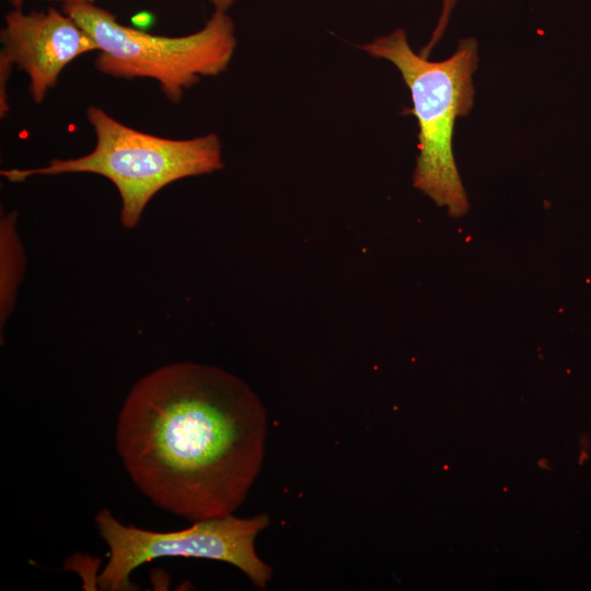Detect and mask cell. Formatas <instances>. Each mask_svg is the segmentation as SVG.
<instances>
[{
  "instance_id": "8",
  "label": "cell",
  "mask_w": 591,
  "mask_h": 591,
  "mask_svg": "<svg viewBox=\"0 0 591 591\" xmlns=\"http://www.w3.org/2000/svg\"><path fill=\"white\" fill-rule=\"evenodd\" d=\"M456 2L457 0H442L441 13L438 19L437 26L433 30V33L429 43L422 48L421 55L428 57L432 48L441 39L442 35L444 34L447 30L450 16L452 14L453 9L456 5Z\"/></svg>"
},
{
  "instance_id": "7",
  "label": "cell",
  "mask_w": 591,
  "mask_h": 591,
  "mask_svg": "<svg viewBox=\"0 0 591 591\" xmlns=\"http://www.w3.org/2000/svg\"><path fill=\"white\" fill-rule=\"evenodd\" d=\"M15 212L1 219V324L12 311L23 274L24 253L15 232Z\"/></svg>"
},
{
  "instance_id": "6",
  "label": "cell",
  "mask_w": 591,
  "mask_h": 591,
  "mask_svg": "<svg viewBox=\"0 0 591 591\" xmlns=\"http://www.w3.org/2000/svg\"><path fill=\"white\" fill-rule=\"evenodd\" d=\"M0 116L10 111L7 84L18 66L28 77V93L40 104L62 70L78 57L97 50L91 35L69 14L54 8L24 12L13 8L0 31Z\"/></svg>"
},
{
  "instance_id": "3",
  "label": "cell",
  "mask_w": 591,
  "mask_h": 591,
  "mask_svg": "<svg viewBox=\"0 0 591 591\" xmlns=\"http://www.w3.org/2000/svg\"><path fill=\"white\" fill-rule=\"evenodd\" d=\"M86 119L94 130V149L74 159H54L37 169H10L0 173L11 183L35 175L92 173L107 178L121 201L120 222L138 225L149 201L167 185L222 170L221 141L210 132L190 139H170L134 129L91 105Z\"/></svg>"
},
{
  "instance_id": "2",
  "label": "cell",
  "mask_w": 591,
  "mask_h": 591,
  "mask_svg": "<svg viewBox=\"0 0 591 591\" xmlns=\"http://www.w3.org/2000/svg\"><path fill=\"white\" fill-rule=\"evenodd\" d=\"M371 57L391 61L409 89L418 123V157L414 186L445 207L452 217L464 216L468 201L455 164L452 138L457 117L474 105L473 73L477 68V42L464 38L454 54L430 61L410 47L403 28L361 45Z\"/></svg>"
},
{
  "instance_id": "1",
  "label": "cell",
  "mask_w": 591,
  "mask_h": 591,
  "mask_svg": "<svg viewBox=\"0 0 591 591\" xmlns=\"http://www.w3.org/2000/svg\"><path fill=\"white\" fill-rule=\"evenodd\" d=\"M267 412L242 379L177 362L140 378L119 410L115 442L137 488L192 522L233 514L264 460Z\"/></svg>"
},
{
  "instance_id": "5",
  "label": "cell",
  "mask_w": 591,
  "mask_h": 591,
  "mask_svg": "<svg viewBox=\"0 0 591 591\" xmlns=\"http://www.w3.org/2000/svg\"><path fill=\"white\" fill-rule=\"evenodd\" d=\"M269 522L266 513L248 518L229 514L195 521L181 531L155 532L123 524L104 508L96 514L95 524L109 553L97 583L102 590H131L130 573L140 565L179 556L230 564L256 588L265 590L273 568L258 556L255 540Z\"/></svg>"
},
{
  "instance_id": "9",
  "label": "cell",
  "mask_w": 591,
  "mask_h": 591,
  "mask_svg": "<svg viewBox=\"0 0 591 591\" xmlns=\"http://www.w3.org/2000/svg\"><path fill=\"white\" fill-rule=\"evenodd\" d=\"M13 8H22L26 0H7ZM56 1L62 3V5L94 3L95 0H45ZM218 11H227L236 0H208Z\"/></svg>"
},
{
  "instance_id": "4",
  "label": "cell",
  "mask_w": 591,
  "mask_h": 591,
  "mask_svg": "<svg viewBox=\"0 0 591 591\" xmlns=\"http://www.w3.org/2000/svg\"><path fill=\"white\" fill-rule=\"evenodd\" d=\"M97 46L94 66L103 74L155 80L172 103L201 77L227 70L236 48L235 25L227 11L211 14L197 32L160 36L119 23L109 11L94 3L62 5Z\"/></svg>"
}]
</instances>
